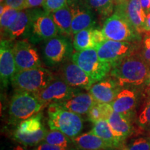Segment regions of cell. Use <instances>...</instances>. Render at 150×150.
Segmentation results:
<instances>
[{
  "instance_id": "obj_30",
  "label": "cell",
  "mask_w": 150,
  "mask_h": 150,
  "mask_svg": "<svg viewBox=\"0 0 150 150\" xmlns=\"http://www.w3.org/2000/svg\"><path fill=\"white\" fill-rule=\"evenodd\" d=\"M93 28L83 29L74 34L73 47L76 51H82L86 49L93 48L91 32Z\"/></svg>"
},
{
  "instance_id": "obj_26",
  "label": "cell",
  "mask_w": 150,
  "mask_h": 150,
  "mask_svg": "<svg viewBox=\"0 0 150 150\" xmlns=\"http://www.w3.org/2000/svg\"><path fill=\"white\" fill-rule=\"evenodd\" d=\"M47 133V130L45 127L33 134H22L16 130L13 132V136L17 142L24 146H36L44 141Z\"/></svg>"
},
{
  "instance_id": "obj_36",
  "label": "cell",
  "mask_w": 150,
  "mask_h": 150,
  "mask_svg": "<svg viewBox=\"0 0 150 150\" xmlns=\"http://www.w3.org/2000/svg\"><path fill=\"white\" fill-rule=\"evenodd\" d=\"M33 150H76L75 148L70 147L65 148L59 147V146H56L51 145V144L47 143L45 142H42L39 143L38 145L35 146Z\"/></svg>"
},
{
  "instance_id": "obj_44",
  "label": "cell",
  "mask_w": 150,
  "mask_h": 150,
  "mask_svg": "<svg viewBox=\"0 0 150 150\" xmlns=\"http://www.w3.org/2000/svg\"><path fill=\"white\" fill-rule=\"evenodd\" d=\"M4 1H5V0H0V3L1 4H4Z\"/></svg>"
},
{
  "instance_id": "obj_38",
  "label": "cell",
  "mask_w": 150,
  "mask_h": 150,
  "mask_svg": "<svg viewBox=\"0 0 150 150\" xmlns=\"http://www.w3.org/2000/svg\"><path fill=\"white\" fill-rule=\"evenodd\" d=\"M45 0H25L24 9L37 8L42 6Z\"/></svg>"
},
{
  "instance_id": "obj_27",
  "label": "cell",
  "mask_w": 150,
  "mask_h": 150,
  "mask_svg": "<svg viewBox=\"0 0 150 150\" xmlns=\"http://www.w3.org/2000/svg\"><path fill=\"white\" fill-rule=\"evenodd\" d=\"M20 11L11 8L9 6L1 4L0 6V27L3 35L8 31L18 18Z\"/></svg>"
},
{
  "instance_id": "obj_42",
  "label": "cell",
  "mask_w": 150,
  "mask_h": 150,
  "mask_svg": "<svg viewBox=\"0 0 150 150\" xmlns=\"http://www.w3.org/2000/svg\"><path fill=\"white\" fill-rule=\"evenodd\" d=\"M114 1V4H115V6H118V5H120L122 4H124L126 1H128V0H113Z\"/></svg>"
},
{
  "instance_id": "obj_9",
  "label": "cell",
  "mask_w": 150,
  "mask_h": 150,
  "mask_svg": "<svg viewBox=\"0 0 150 150\" xmlns=\"http://www.w3.org/2000/svg\"><path fill=\"white\" fill-rule=\"evenodd\" d=\"M59 33L51 13L44 10L35 9L30 40L33 42H38L55 37Z\"/></svg>"
},
{
  "instance_id": "obj_34",
  "label": "cell",
  "mask_w": 150,
  "mask_h": 150,
  "mask_svg": "<svg viewBox=\"0 0 150 150\" xmlns=\"http://www.w3.org/2000/svg\"><path fill=\"white\" fill-rule=\"evenodd\" d=\"M91 38L93 48L95 49L98 48L101 45H102L105 41L107 40L104 33H103L102 30L94 29V28L92 29Z\"/></svg>"
},
{
  "instance_id": "obj_31",
  "label": "cell",
  "mask_w": 150,
  "mask_h": 150,
  "mask_svg": "<svg viewBox=\"0 0 150 150\" xmlns=\"http://www.w3.org/2000/svg\"><path fill=\"white\" fill-rule=\"evenodd\" d=\"M120 150H150L149 138H138L127 145H122Z\"/></svg>"
},
{
  "instance_id": "obj_32",
  "label": "cell",
  "mask_w": 150,
  "mask_h": 150,
  "mask_svg": "<svg viewBox=\"0 0 150 150\" xmlns=\"http://www.w3.org/2000/svg\"><path fill=\"white\" fill-rule=\"evenodd\" d=\"M137 122L141 127H147L150 125V97L140 110L137 118Z\"/></svg>"
},
{
  "instance_id": "obj_35",
  "label": "cell",
  "mask_w": 150,
  "mask_h": 150,
  "mask_svg": "<svg viewBox=\"0 0 150 150\" xmlns=\"http://www.w3.org/2000/svg\"><path fill=\"white\" fill-rule=\"evenodd\" d=\"M139 54L142 59L150 65V35H147L144 38Z\"/></svg>"
},
{
  "instance_id": "obj_23",
  "label": "cell",
  "mask_w": 150,
  "mask_h": 150,
  "mask_svg": "<svg viewBox=\"0 0 150 150\" xmlns=\"http://www.w3.org/2000/svg\"><path fill=\"white\" fill-rule=\"evenodd\" d=\"M91 132L102 138L108 145L110 149L120 148L122 146V144L112 134L107 120H100L94 124Z\"/></svg>"
},
{
  "instance_id": "obj_21",
  "label": "cell",
  "mask_w": 150,
  "mask_h": 150,
  "mask_svg": "<svg viewBox=\"0 0 150 150\" xmlns=\"http://www.w3.org/2000/svg\"><path fill=\"white\" fill-rule=\"evenodd\" d=\"M73 145L80 150H106L109 149L107 144L96 135L88 132L79 135L72 139Z\"/></svg>"
},
{
  "instance_id": "obj_20",
  "label": "cell",
  "mask_w": 150,
  "mask_h": 150,
  "mask_svg": "<svg viewBox=\"0 0 150 150\" xmlns=\"http://www.w3.org/2000/svg\"><path fill=\"white\" fill-rule=\"evenodd\" d=\"M96 102L90 93H83L80 91L71 98L58 102L61 107L70 110L79 115L88 114L89 110Z\"/></svg>"
},
{
  "instance_id": "obj_43",
  "label": "cell",
  "mask_w": 150,
  "mask_h": 150,
  "mask_svg": "<svg viewBox=\"0 0 150 150\" xmlns=\"http://www.w3.org/2000/svg\"><path fill=\"white\" fill-rule=\"evenodd\" d=\"M13 150H27V149H26L25 148L21 147V146L18 145L13 148Z\"/></svg>"
},
{
  "instance_id": "obj_7",
  "label": "cell",
  "mask_w": 150,
  "mask_h": 150,
  "mask_svg": "<svg viewBox=\"0 0 150 150\" xmlns=\"http://www.w3.org/2000/svg\"><path fill=\"white\" fill-rule=\"evenodd\" d=\"M139 45L137 42L106 40L96 49L101 61L112 65L125 57L137 53Z\"/></svg>"
},
{
  "instance_id": "obj_5",
  "label": "cell",
  "mask_w": 150,
  "mask_h": 150,
  "mask_svg": "<svg viewBox=\"0 0 150 150\" xmlns=\"http://www.w3.org/2000/svg\"><path fill=\"white\" fill-rule=\"evenodd\" d=\"M71 59L86 72L95 83L106 77L111 69V64L99 59L95 48L76 51L71 56Z\"/></svg>"
},
{
  "instance_id": "obj_8",
  "label": "cell",
  "mask_w": 150,
  "mask_h": 150,
  "mask_svg": "<svg viewBox=\"0 0 150 150\" xmlns=\"http://www.w3.org/2000/svg\"><path fill=\"white\" fill-rule=\"evenodd\" d=\"M72 45L70 40L63 35L45 40L42 47L43 59L47 64L53 66L65 61L72 54Z\"/></svg>"
},
{
  "instance_id": "obj_24",
  "label": "cell",
  "mask_w": 150,
  "mask_h": 150,
  "mask_svg": "<svg viewBox=\"0 0 150 150\" xmlns=\"http://www.w3.org/2000/svg\"><path fill=\"white\" fill-rule=\"evenodd\" d=\"M83 4L94 13L102 17H109L115 11L113 0H79Z\"/></svg>"
},
{
  "instance_id": "obj_25",
  "label": "cell",
  "mask_w": 150,
  "mask_h": 150,
  "mask_svg": "<svg viewBox=\"0 0 150 150\" xmlns=\"http://www.w3.org/2000/svg\"><path fill=\"white\" fill-rule=\"evenodd\" d=\"M112 112L110 104L96 102L88 112V120L93 124L100 120H107Z\"/></svg>"
},
{
  "instance_id": "obj_11",
  "label": "cell",
  "mask_w": 150,
  "mask_h": 150,
  "mask_svg": "<svg viewBox=\"0 0 150 150\" xmlns=\"http://www.w3.org/2000/svg\"><path fill=\"white\" fill-rule=\"evenodd\" d=\"M13 54L17 72L40 67L42 65L37 50L24 39L13 43Z\"/></svg>"
},
{
  "instance_id": "obj_17",
  "label": "cell",
  "mask_w": 150,
  "mask_h": 150,
  "mask_svg": "<svg viewBox=\"0 0 150 150\" xmlns=\"http://www.w3.org/2000/svg\"><path fill=\"white\" fill-rule=\"evenodd\" d=\"M121 89L117 82L109 76L94 83L88 92L95 102L110 104Z\"/></svg>"
},
{
  "instance_id": "obj_45",
  "label": "cell",
  "mask_w": 150,
  "mask_h": 150,
  "mask_svg": "<svg viewBox=\"0 0 150 150\" xmlns=\"http://www.w3.org/2000/svg\"><path fill=\"white\" fill-rule=\"evenodd\" d=\"M149 140H150V137H149Z\"/></svg>"
},
{
  "instance_id": "obj_39",
  "label": "cell",
  "mask_w": 150,
  "mask_h": 150,
  "mask_svg": "<svg viewBox=\"0 0 150 150\" xmlns=\"http://www.w3.org/2000/svg\"><path fill=\"white\" fill-rule=\"evenodd\" d=\"M143 33H147L150 34V13L146 15V19L143 28H142Z\"/></svg>"
},
{
  "instance_id": "obj_2",
  "label": "cell",
  "mask_w": 150,
  "mask_h": 150,
  "mask_svg": "<svg viewBox=\"0 0 150 150\" xmlns=\"http://www.w3.org/2000/svg\"><path fill=\"white\" fill-rule=\"evenodd\" d=\"M48 126L59 130L70 138L79 136L83 128V120L80 115L61 107L58 103H52L47 110Z\"/></svg>"
},
{
  "instance_id": "obj_33",
  "label": "cell",
  "mask_w": 150,
  "mask_h": 150,
  "mask_svg": "<svg viewBox=\"0 0 150 150\" xmlns=\"http://www.w3.org/2000/svg\"><path fill=\"white\" fill-rule=\"evenodd\" d=\"M68 4V0H45L43 10L47 13H53Z\"/></svg>"
},
{
  "instance_id": "obj_15",
  "label": "cell",
  "mask_w": 150,
  "mask_h": 150,
  "mask_svg": "<svg viewBox=\"0 0 150 150\" xmlns=\"http://www.w3.org/2000/svg\"><path fill=\"white\" fill-rule=\"evenodd\" d=\"M115 12L119 13L128 20L133 27L141 34L145 24L146 13L142 8L140 0H128L115 7Z\"/></svg>"
},
{
  "instance_id": "obj_40",
  "label": "cell",
  "mask_w": 150,
  "mask_h": 150,
  "mask_svg": "<svg viewBox=\"0 0 150 150\" xmlns=\"http://www.w3.org/2000/svg\"><path fill=\"white\" fill-rule=\"evenodd\" d=\"M140 1L146 15L150 13V0H140Z\"/></svg>"
},
{
  "instance_id": "obj_12",
  "label": "cell",
  "mask_w": 150,
  "mask_h": 150,
  "mask_svg": "<svg viewBox=\"0 0 150 150\" xmlns=\"http://www.w3.org/2000/svg\"><path fill=\"white\" fill-rule=\"evenodd\" d=\"M12 40L1 39L0 43V79L1 87L6 88L17 72Z\"/></svg>"
},
{
  "instance_id": "obj_1",
  "label": "cell",
  "mask_w": 150,
  "mask_h": 150,
  "mask_svg": "<svg viewBox=\"0 0 150 150\" xmlns=\"http://www.w3.org/2000/svg\"><path fill=\"white\" fill-rule=\"evenodd\" d=\"M150 74V65L139 53L125 57L111 65L110 76L122 88L137 89L147 83Z\"/></svg>"
},
{
  "instance_id": "obj_37",
  "label": "cell",
  "mask_w": 150,
  "mask_h": 150,
  "mask_svg": "<svg viewBox=\"0 0 150 150\" xmlns=\"http://www.w3.org/2000/svg\"><path fill=\"white\" fill-rule=\"evenodd\" d=\"M25 0H5L4 4L9 6L11 8H13L16 10H24V6Z\"/></svg>"
},
{
  "instance_id": "obj_28",
  "label": "cell",
  "mask_w": 150,
  "mask_h": 150,
  "mask_svg": "<svg viewBox=\"0 0 150 150\" xmlns=\"http://www.w3.org/2000/svg\"><path fill=\"white\" fill-rule=\"evenodd\" d=\"M42 128V115L38 113L19 123L16 130L22 134H33Z\"/></svg>"
},
{
  "instance_id": "obj_18",
  "label": "cell",
  "mask_w": 150,
  "mask_h": 150,
  "mask_svg": "<svg viewBox=\"0 0 150 150\" xmlns=\"http://www.w3.org/2000/svg\"><path fill=\"white\" fill-rule=\"evenodd\" d=\"M139 95L136 89L122 88L110 103L113 111L131 116L138 104Z\"/></svg>"
},
{
  "instance_id": "obj_10",
  "label": "cell",
  "mask_w": 150,
  "mask_h": 150,
  "mask_svg": "<svg viewBox=\"0 0 150 150\" xmlns=\"http://www.w3.org/2000/svg\"><path fill=\"white\" fill-rule=\"evenodd\" d=\"M80 91V88L72 87L62 79H54L47 87L33 94L41 102L47 104L63 102Z\"/></svg>"
},
{
  "instance_id": "obj_22",
  "label": "cell",
  "mask_w": 150,
  "mask_h": 150,
  "mask_svg": "<svg viewBox=\"0 0 150 150\" xmlns=\"http://www.w3.org/2000/svg\"><path fill=\"white\" fill-rule=\"evenodd\" d=\"M51 15L60 33L67 35L72 34V13L70 6L67 4L63 8L51 13Z\"/></svg>"
},
{
  "instance_id": "obj_13",
  "label": "cell",
  "mask_w": 150,
  "mask_h": 150,
  "mask_svg": "<svg viewBox=\"0 0 150 150\" xmlns=\"http://www.w3.org/2000/svg\"><path fill=\"white\" fill-rule=\"evenodd\" d=\"M61 79L70 86L88 90L95 83L86 72L72 61H67L61 68Z\"/></svg>"
},
{
  "instance_id": "obj_41",
  "label": "cell",
  "mask_w": 150,
  "mask_h": 150,
  "mask_svg": "<svg viewBox=\"0 0 150 150\" xmlns=\"http://www.w3.org/2000/svg\"><path fill=\"white\" fill-rule=\"evenodd\" d=\"M144 95L145 97H150V74L147 83L145 84V88L144 90Z\"/></svg>"
},
{
  "instance_id": "obj_4",
  "label": "cell",
  "mask_w": 150,
  "mask_h": 150,
  "mask_svg": "<svg viewBox=\"0 0 150 150\" xmlns=\"http://www.w3.org/2000/svg\"><path fill=\"white\" fill-rule=\"evenodd\" d=\"M45 105L33 93L16 91L9 104L10 120L13 124L21 122L40 112Z\"/></svg>"
},
{
  "instance_id": "obj_19",
  "label": "cell",
  "mask_w": 150,
  "mask_h": 150,
  "mask_svg": "<svg viewBox=\"0 0 150 150\" xmlns=\"http://www.w3.org/2000/svg\"><path fill=\"white\" fill-rule=\"evenodd\" d=\"M131 116L113 111L107 120L112 134L123 145V142L133 132Z\"/></svg>"
},
{
  "instance_id": "obj_3",
  "label": "cell",
  "mask_w": 150,
  "mask_h": 150,
  "mask_svg": "<svg viewBox=\"0 0 150 150\" xmlns=\"http://www.w3.org/2000/svg\"><path fill=\"white\" fill-rule=\"evenodd\" d=\"M54 79L50 70L40 67L16 72L11 83L16 91L34 93L45 88Z\"/></svg>"
},
{
  "instance_id": "obj_16",
  "label": "cell",
  "mask_w": 150,
  "mask_h": 150,
  "mask_svg": "<svg viewBox=\"0 0 150 150\" xmlns=\"http://www.w3.org/2000/svg\"><path fill=\"white\" fill-rule=\"evenodd\" d=\"M34 12L35 8L20 11L16 22L3 35L4 39L6 38L7 40H14L18 38H30Z\"/></svg>"
},
{
  "instance_id": "obj_6",
  "label": "cell",
  "mask_w": 150,
  "mask_h": 150,
  "mask_svg": "<svg viewBox=\"0 0 150 150\" xmlns=\"http://www.w3.org/2000/svg\"><path fill=\"white\" fill-rule=\"evenodd\" d=\"M102 30L107 40L138 42L142 39L128 20L115 11L106 18Z\"/></svg>"
},
{
  "instance_id": "obj_14",
  "label": "cell",
  "mask_w": 150,
  "mask_h": 150,
  "mask_svg": "<svg viewBox=\"0 0 150 150\" xmlns=\"http://www.w3.org/2000/svg\"><path fill=\"white\" fill-rule=\"evenodd\" d=\"M72 13V33L76 34L83 29L93 28L96 23L95 13L86 7L79 0H71Z\"/></svg>"
},
{
  "instance_id": "obj_29",
  "label": "cell",
  "mask_w": 150,
  "mask_h": 150,
  "mask_svg": "<svg viewBox=\"0 0 150 150\" xmlns=\"http://www.w3.org/2000/svg\"><path fill=\"white\" fill-rule=\"evenodd\" d=\"M44 142L51 145L65 148L71 147L70 145L73 144L72 138L66 136L61 131L55 129L47 131Z\"/></svg>"
}]
</instances>
